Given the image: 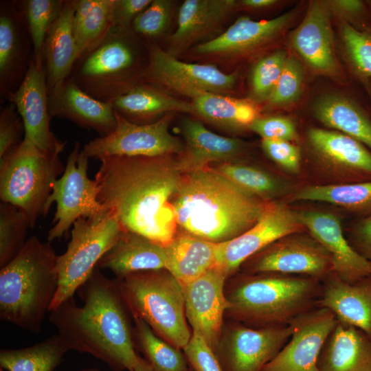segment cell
<instances>
[{
    "mask_svg": "<svg viewBox=\"0 0 371 371\" xmlns=\"http://www.w3.org/2000/svg\"><path fill=\"white\" fill-rule=\"evenodd\" d=\"M314 113L326 126L371 150V116L356 100L344 96H325L317 102Z\"/></svg>",
    "mask_w": 371,
    "mask_h": 371,
    "instance_id": "33",
    "label": "cell"
},
{
    "mask_svg": "<svg viewBox=\"0 0 371 371\" xmlns=\"http://www.w3.org/2000/svg\"><path fill=\"white\" fill-rule=\"evenodd\" d=\"M191 100L194 113L224 128H249L260 117L257 106L247 100L209 92H199Z\"/></svg>",
    "mask_w": 371,
    "mask_h": 371,
    "instance_id": "34",
    "label": "cell"
},
{
    "mask_svg": "<svg viewBox=\"0 0 371 371\" xmlns=\"http://www.w3.org/2000/svg\"><path fill=\"white\" fill-rule=\"evenodd\" d=\"M89 158L76 142L68 156L65 170L54 183L48 201L50 208L56 203L54 226L47 234V242L63 236L74 223L82 217H91L108 210L98 199L99 188L87 174Z\"/></svg>",
    "mask_w": 371,
    "mask_h": 371,
    "instance_id": "10",
    "label": "cell"
},
{
    "mask_svg": "<svg viewBox=\"0 0 371 371\" xmlns=\"http://www.w3.org/2000/svg\"><path fill=\"white\" fill-rule=\"evenodd\" d=\"M183 352L190 366L195 371H223L214 351L197 331L192 330Z\"/></svg>",
    "mask_w": 371,
    "mask_h": 371,
    "instance_id": "46",
    "label": "cell"
},
{
    "mask_svg": "<svg viewBox=\"0 0 371 371\" xmlns=\"http://www.w3.org/2000/svg\"><path fill=\"white\" fill-rule=\"evenodd\" d=\"M135 371H153L150 364L144 358H142L141 361Z\"/></svg>",
    "mask_w": 371,
    "mask_h": 371,
    "instance_id": "53",
    "label": "cell"
},
{
    "mask_svg": "<svg viewBox=\"0 0 371 371\" xmlns=\"http://www.w3.org/2000/svg\"><path fill=\"white\" fill-rule=\"evenodd\" d=\"M319 307L330 310L338 322L360 329L371 339V276L350 284L331 273L322 281Z\"/></svg>",
    "mask_w": 371,
    "mask_h": 371,
    "instance_id": "22",
    "label": "cell"
},
{
    "mask_svg": "<svg viewBox=\"0 0 371 371\" xmlns=\"http://www.w3.org/2000/svg\"><path fill=\"white\" fill-rule=\"evenodd\" d=\"M286 59V52L280 50L257 63L251 76L252 93L256 98H269L282 72Z\"/></svg>",
    "mask_w": 371,
    "mask_h": 371,
    "instance_id": "44",
    "label": "cell"
},
{
    "mask_svg": "<svg viewBox=\"0 0 371 371\" xmlns=\"http://www.w3.org/2000/svg\"><path fill=\"white\" fill-rule=\"evenodd\" d=\"M138 37L132 29L112 27L96 48L76 62L69 78L91 97L111 103L144 78L148 58L142 57Z\"/></svg>",
    "mask_w": 371,
    "mask_h": 371,
    "instance_id": "7",
    "label": "cell"
},
{
    "mask_svg": "<svg viewBox=\"0 0 371 371\" xmlns=\"http://www.w3.org/2000/svg\"><path fill=\"white\" fill-rule=\"evenodd\" d=\"M293 198L333 204L365 217L371 214V180L307 186L297 191Z\"/></svg>",
    "mask_w": 371,
    "mask_h": 371,
    "instance_id": "35",
    "label": "cell"
},
{
    "mask_svg": "<svg viewBox=\"0 0 371 371\" xmlns=\"http://www.w3.org/2000/svg\"><path fill=\"white\" fill-rule=\"evenodd\" d=\"M48 105L52 117L69 120L83 128L94 130L100 137L109 134L116 126L112 104L91 97L69 78L48 92Z\"/></svg>",
    "mask_w": 371,
    "mask_h": 371,
    "instance_id": "21",
    "label": "cell"
},
{
    "mask_svg": "<svg viewBox=\"0 0 371 371\" xmlns=\"http://www.w3.org/2000/svg\"><path fill=\"white\" fill-rule=\"evenodd\" d=\"M25 16L33 45V56L38 65L44 64L43 45L52 24L59 16L65 1L25 0L19 1Z\"/></svg>",
    "mask_w": 371,
    "mask_h": 371,
    "instance_id": "40",
    "label": "cell"
},
{
    "mask_svg": "<svg viewBox=\"0 0 371 371\" xmlns=\"http://www.w3.org/2000/svg\"><path fill=\"white\" fill-rule=\"evenodd\" d=\"M276 2L274 0H243L241 3L249 8H260L269 7Z\"/></svg>",
    "mask_w": 371,
    "mask_h": 371,
    "instance_id": "52",
    "label": "cell"
},
{
    "mask_svg": "<svg viewBox=\"0 0 371 371\" xmlns=\"http://www.w3.org/2000/svg\"><path fill=\"white\" fill-rule=\"evenodd\" d=\"M78 293L82 305L71 297L49 312L58 335L70 350L89 354L115 371H135L142 357L136 352L131 315L115 279L97 267Z\"/></svg>",
    "mask_w": 371,
    "mask_h": 371,
    "instance_id": "2",
    "label": "cell"
},
{
    "mask_svg": "<svg viewBox=\"0 0 371 371\" xmlns=\"http://www.w3.org/2000/svg\"><path fill=\"white\" fill-rule=\"evenodd\" d=\"M249 128L262 139L291 142L297 138L295 124L283 117H259Z\"/></svg>",
    "mask_w": 371,
    "mask_h": 371,
    "instance_id": "48",
    "label": "cell"
},
{
    "mask_svg": "<svg viewBox=\"0 0 371 371\" xmlns=\"http://www.w3.org/2000/svg\"><path fill=\"white\" fill-rule=\"evenodd\" d=\"M366 4H367V5H368V8H369V10H370V12H371V1H367V2H366Z\"/></svg>",
    "mask_w": 371,
    "mask_h": 371,
    "instance_id": "56",
    "label": "cell"
},
{
    "mask_svg": "<svg viewBox=\"0 0 371 371\" xmlns=\"http://www.w3.org/2000/svg\"><path fill=\"white\" fill-rule=\"evenodd\" d=\"M241 267L247 273L272 272L308 276L321 281L333 273L328 252L311 235L301 232L289 234L273 242Z\"/></svg>",
    "mask_w": 371,
    "mask_h": 371,
    "instance_id": "13",
    "label": "cell"
},
{
    "mask_svg": "<svg viewBox=\"0 0 371 371\" xmlns=\"http://www.w3.org/2000/svg\"><path fill=\"white\" fill-rule=\"evenodd\" d=\"M30 223L25 214L10 203H0V267L13 260L25 246Z\"/></svg>",
    "mask_w": 371,
    "mask_h": 371,
    "instance_id": "41",
    "label": "cell"
},
{
    "mask_svg": "<svg viewBox=\"0 0 371 371\" xmlns=\"http://www.w3.org/2000/svg\"><path fill=\"white\" fill-rule=\"evenodd\" d=\"M153 0H114L112 10V27L132 29L136 16L143 12Z\"/></svg>",
    "mask_w": 371,
    "mask_h": 371,
    "instance_id": "50",
    "label": "cell"
},
{
    "mask_svg": "<svg viewBox=\"0 0 371 371\" xmlns=\"http://www.w3.org/2000/svg\"><path fill=\"white\" fill-rule=\"evenodd\" d=\"M292 44L313 69L333 74L337 69L332 32L326 9L320 3H311L292 36Z\"/></svg>",
    "mask_w": 371,
    "mask_h": 371,
    "instance_id": "26",
    "label": "cell"
},
{
    "mask_svg": "<svg viewBox=\"0 0 371 371\" xmlns=\"http://www.w3.org/2000/svg\"><path fill=\"white\" fill-rule=\"evenodd\" d=\"M175 155L104 157L94 179L124 230L165 247L177 234L172 200L184 174Z\"/></svg>",
    "mask_w": 371,
    "mask_h": 371,
    "instance_id": "1",
    "label": "cell"
},
{
    "mask_svg": "<svg viewBox=\"0 0 371 371\" xmlns=\"http://www.w3.org/2000/svg\"><path fill=\"white\" fill-rule=\"evenodd\" d=\"M24 126L15 106L10 103L0 113V158L23 140Z\"/></svg>",
    "mask_w": 371,
    "mask_h": 371,
    "instance_id": "47",
    "label": "cell"
},
{
    "mask_svg": "<svg viewBox=\"0 0 371 371\" xmlns=\"http://www.w3.org/2000/svg\"><path fill=\"white\" fill-rule=\"evenodd\" d=\"M111 104L117 113L139 124H150L162 113H195L192 102L173 98L147 83H139Z\"/></svg>",
    "mask_w": 371,
    "mask_h": 371,
    "instance_id": "32",
    "label": "cell"
},
{
    "mask_svg": "<svg viewBox=\"0 0 371 371\" xmlns=\"http://www.w3.org/2000/svg\"><path fill=\"white\" fill-rule=\"evenodd\" d=\"M267 203L209 166L184 172L172 200L178 227L215 243L251 227Z\"/></svg>",
    "mask_w": 371,
    "mask_h": 371,
    "instance_id": "3",
    "label": "cell"
},
{
    "mask_svg": "<svg viewBox=\"0 0 371 371\" xmlns=\"http://www.w3.org/2000/svg\"><path fill=\"white\" fill-rule=\"evenodd\" d=\"M117 123L109 134L86 144L82 151L89 158L108 157H159L179 155L185 147L172 135L169 125L172 113L155 122L139 124L128 121L115 112Z\"/></svg>",
    "mask_w": 371,
    "mask_h": 371,
    "instance_id": "11",
    "label": "cell"
},
{
    "mask_svg": "<svg viewBox=\"0 0 371 371\" xmlns=\"http://www.w3.org/2000/svg\"><path fill=\"white\" fill-rule=\"evenodd\" d=\"M309 142L322 160L352 182L371 180V150L336 131L319 128L308 132Z\"/></svg>",
    "mask_w": 371,
    "mask_h": 371,
    "instance_id": "23",
    "label": "cell"
},
{
    "mask_svg": "<svg viewBox=\"0 0 371 371\" xmlns=\"http://www.w3.org/2000/svg\"><path fill=\"white\" fill-rule=\"evenodd\" d=\"M74 7L65 1L62 10L45 38L43 59L47 91L71 75L77 62V49L73 31Z\"/></svg>",
    "mask_w": 371,
    "mask_h": 371,
    "instance_id": "30",
    "label": "cell"
},
{
    "mask_svg": "<svg viewBox=\"0 0 371 371\" xmlns=\"http://www.w3.org/2000/svg\"><path fill=\"white\" fill-rule=\"evenodd\" d=\"M341 37L357 75L366 80L371 78V26L359 30L349 23H344Z\"/></svg>",
    "mask_w": 371,
    "mask_h": 371,
    "instance_id": "42",
    "label": "cell"
},
{
    "mask_svg": "<svg viewBox=\"0 0 371 371\" xmlns=\"http://www.w3.org/2000/svg\"><path fill=\"white\" fill-rule=\"evenodd\" d=\"M322 281L280 273H243L225 285V316L252 328L289 324L319 307Z\"/></svg>",
    "mask_w": 371,
    "mask_h": 371,
    "instance_id": "4",
    "label": "cell"
},
{
    "mask_svg": "<svg viewBox=\"0 0 371 371\" xmlns=\"http://www.w3.org/2000/svg\"><path fill=\"white\" fill-rule=\"evenodd\" d=\"M232 0H186L180 7L177 27L166 50L176 57L218 28L234 10Z\"/></svg>",
    "mask_w": 371,
    "mask_h": 371,
    "instance_id": "25",
    "label": "cell"
},
{
    "mask_svg": "<svg viewBox=\"0 0 371 371\" xmlns=\"http://www.w3.org/2000/svg\"><path fill=\"white\" fill-rule=\"evenodd\" d=\"M214 168L245 192L262 200L273 199L286 190L280 179L251 166L227 161Z\"/></svg>",
    "mask_w": 371,
    "mask_h": 371,
    "instance_id": "38",
    "label": "cell"
},
{
    "mask_svg": "<svg viewBox=\"0 0 371 371\" xmlns=\"http://www.w3.org/2000/svg\"><path fill=\"white\" fill-rule=\"evenodd\" d=\"M78 371H100L97 368H84Z\"/></svg>",
    "mask_w": 371,
    "mask_h": 371,
    "instance_id": "54",
    "label": "cell"
},
{
    "mask_svg": "<svg viewBox=\"0 0 371 371\" xmlns=\"http://www.w3.org/2000/svg\"><path fill=\"white\" fill-rule=\"evenodd\" d=\"M368 82V91L370 92V95L371 96V78L366 80Z\"/></svg>",
    "mask_w": 371,
    "mask_h": 371,
    "instance_id": "55",
    "label": "cell"
},
{
    "mask_svg": "<svg viewBox=\"0 0 371 371\" xmlns=\"http://www.w3.org/2000/svg\"><path fill=\"white\" fill-rule=\"evenodd\" d=\"M317 366L319 371H371V339L360 329L337 321Z\"/></svg>",
    "mask_w": 371,
    "mask_h": 371,
    "instance_id": "28",
    "label": "cell"
},
{
    "mask_svg": "<svg viewBox=\"0 0 371 371\" xmlns=\"http://www.w3.org/2000/svg\"><path fill=\"white\" fill-rule=\"evenodd\" d=\"M174 2L153 0L151 3L134 19L133 32L139 36L155 39L166 31L172 16Z\"/></svg>",
    "mask_w": 371,
    "mask_h": 371,
    "instance_id": "43",
    "label": "cell"
},
{
    "mask_svg": "<svg viewBox=\"0 0 371 371\" xmlns=\"http://www.w3.org/2000/svg\"><path fill=\"white\" fill-rule=\"evenodd\" d=\"M72 227L67 249L57 258L58 286L49 312L74 297L124 231L109 210L97 216L80 218Z\"/></svg>",
    "mask_w": 371,
    "mask_h": 371,
    "instance_id": "9",
    "label": "cell"
},
{
    "mask_svg": "<svg viewBox=\"0 0 371 371\" xmlns=\"http://www.w3.org/2000/svg\"><path fill=\"white\" fill-rule=\"evenodd\" d=\"M65 166L59 155L23 141L0 158V199L23 211L31 227L49 210L48 201Z\"/></svg>",
    "mask_w": 371,
    "mask_h": 371,
    "instance_id": "8",
    "label": "cell"
},
{
    "mask_svg": "<svg viewBox=\"0 0 371 371\" xmlns=\"http://www.w3.org/2000/svg\"><path fill=\"white\" fill-rule=\"evenodd\" d=\"M186 371H195L192 367H190Z\"/></svg>",
    "mask_w": 371,
    "mask_h": 371,
    "instance_id": "57",
    "label": "cell"
},
{
    "mask_svg": "<svg viewBox=\"0 0 371 371\" xmlns=\"http://www.w3.org/2000/svg\"><path fill=\"white\" fill-rule=\"evenodd\" d=\"M70 350L57 334L32 346L0 351V365L8 371H54Z\"/></svg>",
    "mask_w": 371,
    "mask_h": 371,
    "instance_id": "36",
    "label": "cell"
},
{
    "mask_svg": "<svg viewBox=\"0 0 371 371\" xmlns=\"http://www.w3.org/2000/svg\"><path fill=\"white\" fill-rule=\"evenodd\" d=\"M135 347L153 371H186L190 367L182 352L156 335L142 319L133 318Z\"/></svg>",
    "mask_w": 371,
    "mask_h": 371,
    "instance_id": "37",
    "label": "cell"
},
{
    "mask_svg": "<svg viewBox=\"0 0 371 371\" xmlns=\"http://www.w3.org/2000/svg\"><path fill=\"white\" fill-rule=\"evenodd\" d=\"M218 243L178 233L166 246L168 270L182 286L217 267Z\"/></svg>",
    "mask_w": 371,
    "mask_h": 371,
    "instance_id": "31",
    "label": "cell"
},
{
    "mask_svg": "<svg viewBox=\"0 0 371 371\" xmlns=\"http://www.w3.org/2000/svg\"><path fill=\"white\" fill-rule=\"evenodd\" d=\"M227 277L214 267L183 286L187 321L192 331L199 332L214 351L227 310L225 285Z\"/></svg>",
    "mask_w": 371,
    "mask_h": 371,
    "instance_id": "18",
    "label": "cell"
},
{
    "mask_svg": "<svg viewBox=\"0 0 371 371\" xmlns=\"http://www.w3.org/2000/svg\"><path fill=\"white\" fill-rule=\"evenodd\" d=\"M348 242L356 251L371 262V214L363 217L355 225Z\"/></svg>",
    "mask_w": 371,
    "mask_h": 371,
    "instance_id": "51",
    "label": "cell"
},
{
    "mask_svg": "<svg viewBox=\"0 0 371 371\" xmlns=\"http://www.w3.org/2000/svg\"><path fill=\"white\" fill-rule=\"evenodd\" d=\"M337 319L330 310L318 307L293 319L292 334L261 371H319L318 358Z\"/></svg>",
    "mask_w": 371,
    "mask_h": 371,
    "instance_id": "17",
    "label": "cell"
},
{
    "mask_svg": "<svg viewBox=\"0 0 371 371\" xmlns=\"http://www.w3.org/2000/svg\"><path fill=\"white\" fill-rule=\"evenodd\" d=\"M291 334L290 324L252 328L229 320L224 322L214 352L223 371H261Z\"/></svg>",
    "mask_w": 371,
    "mask_h": 371,
    "instance_id": "12",
    "label": "cell"
},
{
    "mask_svg": "<svg viewBox=\"0 0 371 371\" xmlns=\"http://www.w3.org/2000/svg\"><path fill=\"white\" fill-rule=\"evenodd\" d=\"M33 57V45L18 1L0 3L1 102L19 87Z\"/></svg>",
    "mask_w": 371,
    "mask_h": 371,
    "instance_id": "19",
    "label": "cell"
},
{
    "mask_svg": "<svg viewBox=\"0 0 371 371\" xmlns=\"http://www.w3.org/2000/svg\"><path fill=\"white\" fill-rule=\"evenodd\" d=\"M57 258L49 243L32 236L0 270V319L38 334L58 286Z\"/></svg>",
    "mask_w": 371,
    "mask_h": 371,
    "instance_id": "5",
    "label": "cell"
},
{
    "mask_svg": "<svg viewBox=\"0 0 371 371\" xmlns=\"http://www.w3.org/2000/svg\"><path fill=\"white\" fill-rule=\"evenodd\" d=\"M262 146L267 155L286 170L297 173L300 168V152L290 142L262 139Z\"/></svg>",
    "mask_w": 371,
    "mask_h": 371,
    "instance_id": "49",
    "label": "cell"
},
{
    "mask_svg": "<svg viewBox=\"0 0 371 371\" xmlns=\"http://www.w3.org/2000/svg\"><path fill=\"white\" fill-rule=\"evenodd\" d=\"M166 247L124 230L97 267L109 269L115 278H121L139 271L166 269Z\"/></svg>",
    "mask_w": 371,
    "mask_h": 371,
    "instance_id": "27",
    "label": "cell"
},
{
    "mask_svg": "<svg viewBox=\"0 0 371 371\" xmlns=\"http://www.w3.org/2000/svg\"><path fill=\"white\" fill-rule=\"evenodd\" d=\"M181 132L186 146L179 159L184 172L211 162L232 161L245 148L240 139L217 135L196 120H184Z\"/></svg>",
    "mask_w": 371,
    "mask_h": 371,
    "instance_id": "29",
    "label": "cell"
},
{
    "mask_svg": "<svg viewBox=\"0 0 371 371\" xmlns=\"http://www.w3.org/2000/svg\"><path fill=\"white\" fill-rule=\"evenodd\" d=\"M114 0H95L87 16L77 24H73L77 49V61L96 48L112 27V10Z\"/></svg>",
    "mask_w": 371,
    "mask_h": 371,
    "instance_id": "39",
    "label": "cell"
},
{
    "mask_svg": "<svg viewBox=\"0 0 371 371\" xmlns=\"http://www.w3.org/2000/svg\"><path fill=\"white\" fill-rule=\"evenodd\" d=\"M303 81L302 68L293 58H287L282 72L268 99L273 104H284L296 99Z\"/></svg>",
    "mask_w": 371,
    "mask_h": 371,
    "instance_id": "45",
    "label": "cell"
},
{
    "mask_svg": "<svg viewBox=\"0 0 371 371\" xmlns=\"http://www.w3.org/2000/svg\"><path fill=\"white\" fill-rule=\"evenodd\" d=\"M295 12H285L269 20L238 19L218 36L199 43L194 52L201 55L234 56L251 51L271 40L293 19Z\"/></svg>",
    "mask_w": 371,
    "mask_h": 371,
    "instance_id": "24",
    "label": "cell"
},
{
    "mask_svg": "<svg viewBox=\"0 0 371 371\" xmlns=\"http://www.w3.org/2000/svg\"><path fill=\"white\" fill-rule=\"evenodd\" d=\"M148 66L144 80L164 85L192 98L199 92L223 94L235 85L236 76L212 65L181 61L154 43L147 45Z\"/></svg>",
    "mask_w": 371,
    "mask_h": 371,
    "instance_id": "15",
    "label": "cell"
},
{
    "mask_svg": "<svg viewBox=\"0 0 371 371\" xmlns=\"http://www.w3.org/2000/svg\"><path fill=\"white\" fill-rule=\"evenodd\" d=\"M297 214L304 229L330 254L333 273L337 277L353 284L371 276V262L351 246L335 215L317 210L302 211Z\"/></svg>",
    "mask_w": 371,
    "mask_h": 371,
    "instance_id": "20",
    "label": "cell"
},
{
    "mask_svg": "<svg viewBox=\"0 0 371 371\" xmlns=\"http://www.w3.org/2000/svg\"><path fill=\"white\" fill-rule=\"evenodd\" d=\"M304 229L297 212L284 203L267 202L251 227L230 240L218 243L217 267L228 279L245 261L273 242Z\"/></svg>",
    "mask_w": 371,
    "mask_h": 371,
    "instance_id": "14",
    "label": "cell"
},
{
    "mask_svg": "<svg viewBox=\"0 0 371 371\" xmlns=\"http://www.w3.org/2000/svg\"><path fill=\"white\" fill-rule=\"evenodd\" d=\"M7 100L15 106L22 119L23 139L44 153L59 155L65 143L58 140L50 128L44 64L38 65L33 56L22 82Z\"/></svg>",
    "mask_w": 371,
    "mask_h": 371,
    "instance_id": "16",
    "label": "cell"
},
{
    "mask_svg": "<svg viewBox=\"0 0 371 371\" xmlns=\"http://www.w3.org/2000/svg\"><path fill=\"white\" fill-rule=\"evenodd\" d=\"M115 281L131 317L142 319L159 337L183 350L192 331L182 284L166 269L136 272Z\"/></svg>",
    "mask_w": 371,
    "mask_h": 371,
    "instance_id": "6",
    "label": "cell"
}]
</instances>
